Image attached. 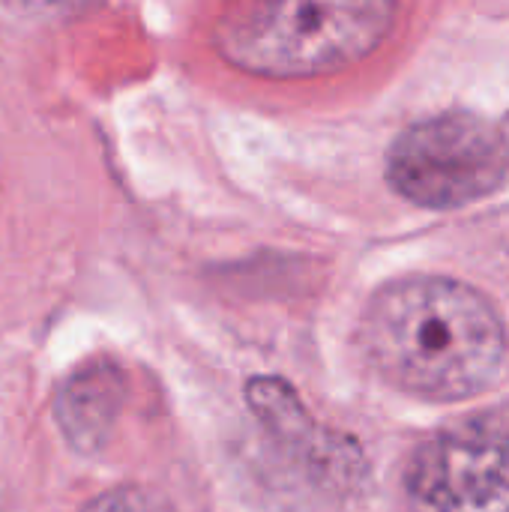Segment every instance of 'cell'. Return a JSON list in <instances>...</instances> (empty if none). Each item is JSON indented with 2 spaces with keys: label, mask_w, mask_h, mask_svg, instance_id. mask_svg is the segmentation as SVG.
Returning <instances> with one entry per match:
<instances>
[{
  "label": "cell",
  "mask_w": 509,
  "mask_h": 512,
  "mask_svg": "<svg viewBox=\"0 0 509 512\" xmlns=\"http://www.w3.org/2000/svg\"><path fill=\"white\" fill-rule=\"evenodd\" d=\"M360 345L390 387L423 402L474 399L495 387L507 360V330L492 300L450 276L381 285L366 303Z\"/></svg>",
  "instance_id": "1"
},
{
  "label": "cell",
  "mask_w": 509,
  "mask_h": 512,
  "mask_svg": "<svg viewBox=\"0 0 509 512\" xmlns=\"http://www.w3.org/2000/svg\"><path fill=\"white\" fill-rule=\"evenodd\" d=\"M387 0H279L228 9L213 27L216 51L261 78H315L369 57L393 30Z\"/></svg>",
  "instance_id": "2"
},
{
  "label": "cell",
  "mask_w": 509,
  "mask_h": 512,
  "mask_svg": "<svg viewBox=\"0 0 509 512\" xmlns=\"http://www.w3.org/2000/svg\"><path fill=\"white\" fill-rule=\"evenodd\" d=\"M509 174L504 129L483 114L447 111L408 126L387 153V180L423 210L468 207Z\"/></svg>",
  "instance_id": "3"
},
{
  "label": "cell",
  "mask_w": 509,
  "mask_h": 512,
  "mask_svg": "<svg viewBox=\"0 0 509 512\" xmlns=\"http://www.w3.org/2000/svg\"><path fill=\"white\" fill-rule=\"evenodd\" d=\"M405 501L411 512H509V405L423 441L405 468Z\"/></svg>",
  "instance_id": "4"
},
{
  "label": "cell",
  "mask_w": 509,
  "mask_h": 512,
  "mask_svg": "<svg viewBox=\"0 0 509 512\" xmlns=\"http://www.w3.org/2000/svg\"><path fill=\"white\" fill-rule=\"evenodd\" d=\"M246 402L270 438L297 456L312 474L327 480H357L363 474V453L348 438H336L309 417L297 390L273 375H258L246 384Z\"/></svg>",
  "instance_id": "5"
},
{
  "label": "cell",
  "mask_w": 509,
  "mask_h": 512,
  "mask_svg": "<svg viewBox=\"0 0 509 512\" xmlns=\"http://www.w3.org/2000/svg\"><path fill=\"white\" fill-rule=\"evenodd\" d=\"M126 405V375L114 360H87L72 369L54 396V423L81 456H96L111 441Z\"/></svg>",
  "instance_id": "6"
},
{
  "label": "cell",
  "mask_w": 509,
  "mask_h": 512,
  "mask_svg": "<svg viewBox=\"0 0 509 512\" xmlns=\"http://www.w3.org/2000/svg\"><path fill=\"white\" fill-rule=\"evenodd\" d=\"M81 512H174V507L162 492L129 483L96 495Z\"/></svg>",
  "instance_id": "7"
}]
</instances>
